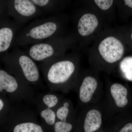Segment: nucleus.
I'll use <instances>...</instances> for the list:
<instances>
[{
  "instance_id": "obj_1",
  "label": "nucleus",
  "mask_w": 132,
  "mask_h": 132,
  "mask_svg": "<svg viewBox=\"0 0 132 132\" xmlns=\"http://www.w3.org/2000/svg\"><path fill=\"white\" fill-rule=\"evenodd\" d=\"M39 66L50 91L64 94L73 91L80 74L79 59L75 55L50 59Z\"/></svg>"
},
{
  "instance_id": "obj_2",
  "label": "nucleus",
  "mask_w": 132,
  "mask_h": 132,
  "mask_svg": "<svg viewBox=\"0 0 132 132\" xmlns=\"http://www.w3.org/2000/svg\"><path fill=\"white\" fill-rule=\"evenodd\" d=\"M67 20L65 15L59 14L47 15L32 21L19 31L16 38V46L23 47L63 36Z\"/></svg>"
},
{
  "instance_id": "obj_3",
  "label": "nucleus",
  "mask_w": 132,
  "mask_h": 132,
  "mask_svg": "<svg viewBox=\"0 0 132 132\" xmlns=\"http://www.w3.org/2000/svg\"><path fill=\"white\" fill-rule=\"evenodd\" d=\"M9 59L12 75L33 88L41 86L42 81L39 67L23 49L16 46Z\"/></svg>"
},
{
  "instance_id": "obj_4",
  "label": "nucleus",
  "mask_w": 132,
  "mask_h": 132,
  "mask_svg": "<svg viewBox=\"0 0 132 132\" xmlns=\"http://www.w3.org/2000/svg\"><path fill=\"white\" fill-rule=\"evenodd\" d=\"M73 41L72 36H60L31 44L22 49L36 62L41 63L65 55Z\"/></svg>"
},
{
  "instance_id": "obj_5",
  "label": "nucleus",
  "mask_w": 132,
  "mask_h": 132,
  "mask_svg": "<svg viewBox=\"0 0 132 132\" xmlns=\"http://www.w3.org/2000/svg\"><path fill=\"white\" fill-rule=\"evenodd\" d=\"M80 73L73 91L77 95V109L97 103L104 96L103 83L95 70Z\"/></svg>"
},
{
  "instance_id": "obj_6",
  "label": "nucleus",
  "mask_w": 132,
  "mask_h": 132,
  "mask_svg": "<svg viewBox=\"0 0 132 132\" xmlns=\"http://www.w3.org/2000/svg\"><path fill=\"white\" fill-rule=\"evenodd\" d=\"M125 52V47L119 39L108 36L99 44L98 58L90 62L95 71L102 70L110 73L113 66L123 58Z\"/></svg>"
},
{
  "instance_id": "obj_7",
  "label": "nucleus",
  "mask_w": 132,
  "mask_h": 132,
  "mask_svg": "<svg viewBox=\"0 0 132 132\" xmlns=\"http://www.w3.org/2000/svg\"><path fill=\"white\" fill-rule=\"evenodd\" d=\"M104 97L106 115L112 116L127 107L130 102L129 92L121 83L108 80Z\"/></svg>"
},
{
  "instance_id": "obj_8",
  "label": "nucleus",
  "mask_w": 132,
  "mask_h": 132,
  "mask_svg": "<svg viewBox=\"0 0 132 132\" xmlns=\"http://www.w3.org/2000/svg\"><path fill=\"white\" fill-rule=\"evenodd\" d=\"M10 13L16 22L24 26L46 15L31 0H7Z\"/></svg>"
},
{
  "instance_id": "obj_9",
  "label": "nucleus",
  "mask_w": 132,
  "mask_h": 132,
  "mask_svg": "<svg viewBox=\"0 0 132 132\" xmlns=\"http://www.w3.org/2000/svg\"><path fill=\"white\" fill-rule=\"evenodd\" d=\"M80 18L77 24V31L81 36L86 37L94 32L98 26L97 12L88 6L82 10H79Z\"/></svg>"
},
{
  "instance_id": "obj_10",
  "label": "nucleus",
  "mask_w": 132,
  "mask_h": 132,
  "mask_svg": "<svg viewBox=\"0 0 132 132\" xmlns=\"http://www.w3.org/2000/svg\"><path fill=\"white\" fill-rule=\"evenodd\" d=\"M23 27L15 22L12 25L0 28V53L6 51L13 43H16L17 34Z\"/></svg>"
},
{
  "instance_id": "obj_11",
  "label": "nucleus",
  "mask_w": 132,
  "mask_h": 132,
  "mask_svg": "<svg viewBox=\"0 0 132 132\" xmlns=\"http://www.w3.org/2000/svg\"><path fill=\"white\" fill-rule=\"evenodd\" d=\"M46 16L60 14L65 7L67 0H31Z\"/></svg>"
},
{
  "instance_id": "obj_12",
  "label": "nucleus",
  "mask_w": 132,
  "mask_h": 132,
  "mask_svg": "<svg viewBox=\"0 0 132 132\" xmlns=\"http://www.w3.org/2000/svg\"><path fill=\"white\" fill-rule=\"evenodd\" d=\"M77 111L71 100L64 98L55 108L56 118L59 120L67 121L74 118Z\"/></svg>"
},
{
  "instance_id": "obj_13",
  "label": "nucleus",
  "mask_w": 132,
  "mask_h": 132,
  "mask_svg": "<svg viewBox=\"0 0 132 132\" xmlns=\"http://www.w3.org/2000/svg\"><path fill=\"white\" fill-rule=\"evenodd\" d=\"M18 108L22 120L20 121V123L16 124L14 127L13 132H44L43 128L40 125L36 123L32 120H27L28 108H26V120H24L22 106L20 105Z\"/></svg>"
},
{
  "instance_id": "obj_14",
  "label": "nucleus",
  "mask_w": 132,
  "mask_h": 132,
  "mask_svg": "<svg viewBox=\"0 0 132 132\" xmlns=\"http://www.w3.org/2000/svg\"><path fill=\"white\" fill-rule=\"evenodd\" d=\"M35 104L37 112L45 121L46 125L50 126H53L57 121L55 110L42 104L38 103Z\"/></svg>"
},
{
  "instance_id": "obj_15",
  "label": "nucleus",
  "mask_w": 132,
  "mask_h": 132,
  "mask_svg": "<svg viewBox=\"0 0 132 132\" xmlns=\"http://www.w3.org/2000/svg\"><path fill=\"white\" fill-rule=\"evenodd\" d=\"M88 6L97 12L101 13L112 12L115 3V0H86Z\"/></svg>"
},
{
  "instance_id": "obj_16",
  "label": "nucleus",
  "mask_w": 132,
  "mask_h": 132,
  "mask_svg": "<svg viewBox=\"0 0 132 132\" xmlns=\"http://www.w3.org/2000/svg\"><path fill=\"white\" fill-rule=\"evenodd\" d=\"M73 128L72 124L69 121H56L53 125L54 132H70Z\"/></svg>"
},
{
  "instance_id": "obj_17",
  "label": "nucleus",
  "mask_w": 132,
  "mask_h": 132,
  "mask_svg": "<svg viewBox=\"0 0 132 132\" xmlns=\"http://www.w3.org/2000/svg\"><path fill=\"white\" fill-rule=\"evenodd\" d=\"M119 132H132V122H128L125 124L121 128Z\"/></svg>"
},
{
  "instance_id": "obj_18",
  "label": "nucleus",
  "mask_w": 132,
  "mask_h": 132,
  "mask_svg": "<svg viewBox=\"0 0 132 132\" xmlns=\"http://www.w3.org/2000/svg\"><path fill=\"white\" fill-rule=\"evenodd\" d=\"M126 6L132 9V0H122Z\"/></svg>"
},
{
  "instance_id": "obj_19",
  "label": "nucleus",
  "mask_w": 132,
  "mask_h": 132,
  "mask_svg": "<svg viewBox=\"0 0 132 132\" xmlns=\"http://www.w3.org/2000/svg\"><path fill=\"white\" fill-rule=\"evenodd\" d=\"M6 105L5 102L4 100L0 97V112H2V111L5 109Z\"/></svg>"
},
{
  "instance_id": "obj_20",
  "label": "nucleus",
  "mask_w": 132,
  "mask_h": 132,
  "mask_svg": "<svg viewBox=\"0 0 132 132\" xmlns=\"http://www.w3.org/2000/svg\"><path fill=\"white\" fill-rule=\"evenodd\" d=\"M131 39L132 40V33H131Z\"/></svg>"
},
{
  "instance_id": "obj_21",
  "label": "nucleus",
  "mask_w": 132,
  "mask_h": 132,
  "mask_svg": "<svg viewBox=\"0 0 132 132\" xmlns=\"http://www.w3.org/2000/svg\"><path fill=\"white\" fill-rule=\"evenodd\" d=\"M67 1H69V0H67Z\"/></svg>"
}]
</instances>
